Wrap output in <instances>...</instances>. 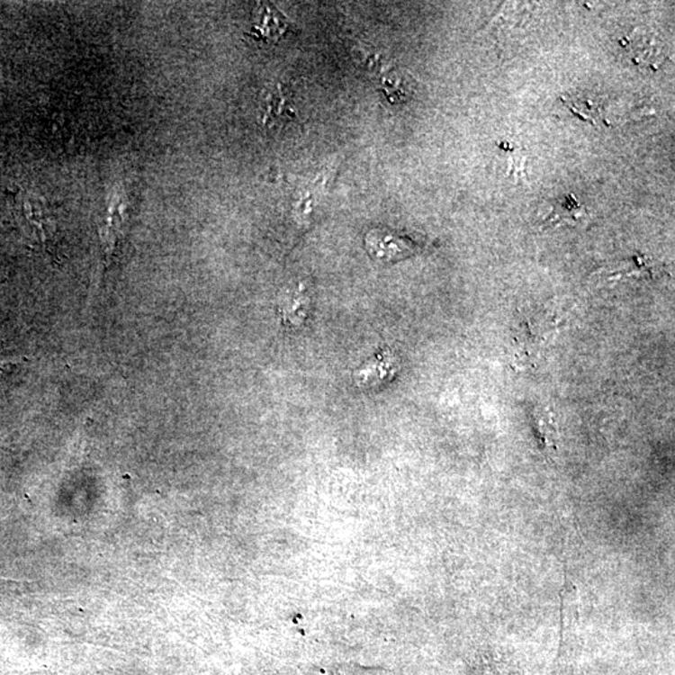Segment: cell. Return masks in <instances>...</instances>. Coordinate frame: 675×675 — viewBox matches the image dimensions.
<instances>
[{
    "label": "cell",
    "mask_w": 675,
    "mask_h": 675,
    "mask_svg": "<svg viewBox=\"0 0 675 675\" xmlns=\"http://www.w3.org/2000/svg\"><path fill=\"white\" fill-rule=\"evenodd\" d=\"M400 371V360L391 350H382L355 373L356 384L365 391H372L393 381Z\"/></svg>",
    "instance_id": "6da1fadb"
},
{
    "label": "cell",
    "mask_w": 675,
    "mask_h": 675,
    "mask_svg": "<svg viewBox=\"0 0 675 675\" xmlns=\"http://www.w3.org/2000/svg\"><path fill=\"white\" fill-rule=\"evenodd\" d=\"M366 250L375 259L393 262L416 252L417 246L408 238L397 236L391 231L372 230L366 234Z\"/></svg>",
    "instance_id": "7a4b0ae2"
},
{
    "label": "cell",
    "mask_w": 675,
    "mask_h": 675,
    "mask_svg": "<svg viewBox=\"0 0 675 675\" xmlns=\"http://www.w3.org/2000/svg\"><path fill=\"white\" fill-rule=\"evenodd\" d=\"M588 215L590 214H588L587 209L578 201L575 195H567V197L558 199L554 202V207H553L542 227L553 228L559 227V225L581 227L587 221Z\"/></svg>",
    "instance_id": "3957f363"
},
{
    "label": "cell",
    "mask_w": 675,
    "mask_h": 675,
    "mask_svg": "<svg viewBox=\"0 0 675 675\" xmlns=\"http://www.w3.org/2000/svg\"><path fill=\"white\" fill-rule=\"evenodd\" d=\"M647 38L648 34H643V29H636L634 33H632V37L628 38V44L623 47L628 48L636 64H644V67H658L663 62V50L659 47L661 44L654 38H652L648 47H645Z\"/></svg>",
    "instance_id": "277c9868"
},
{
    "label": "cell",
    "mask_w": 675,
    "mask_h": 675,
    "mask_svg": "<svg viewBox=\"0 0 675 675\" xmlns=\"http://www.w3.org/2000/svg\"><path fill=\"white\" fill-rule=\"evenodd\" d=\"M266 123L270 127L281 122H289L295 117L291 99L283 92L281 86H276L266 98Z\"/></svg>",
    "instance_id": "5b68a950"
},
{
    "label": "cell",
    "mask_w": 675,
    "mask_h": 675,
    "mask_svg": "<svg viewBox=\"0 0 675 675\" xmlns=\"http://www.w3.org/2000/svg\"><path fill=\"white\" fill-rule=\"evenodd\" d=\"M569 109L577 114L578 117L585 119V121L591 122L593 124H597V118L599 117V107H598L596 102L591 99H574V101L567 103Z\"/></svg>",
    "instance_id": "8992f818"
},
{
    "label": "cell",
    "mask_w": 675,
    "mask_h": 675,
    "mask_svg": "<svg viewBox=\"0 0 675 675\" xmlns=\"http://www.w3.org/2000/svg\"><path fill=\"white\" fill-rule=\"evenodd\" d=\"M301 292L295 295L294 301L292 302L291 305L285 307L284 320L288 324L292 326H298L302 321L305 320V304H307V299L303 298Z\"/></svg>",
    "instance_id": "52a82bcc"
}]
</instances>
